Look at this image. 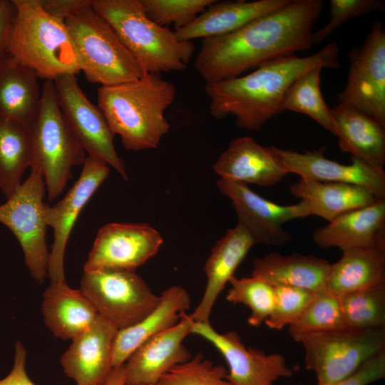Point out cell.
Listing matches in <instances>:
<instances>
[{
	"label": "cell",
	"mask_w": 385,
	"mask_h": 385,
	"mask_svg": "<svg viewBox=\"0 0 385 385\" xmlns=\"http://www.w3.org/2000/svg\"><path fill=\"white\" fill-rule=\"evenodd\" d=\"M323 6L322 0H289L230 34L202 39L194 67L210 83L308 50Z\"/></svg>",
	"instance_id": "1"
},
{
	"label": "cell",
	"mask_w": 385,
	"mask_h": 385,
	"mask_svg": "<svg viewBox=\"0 0 385 385\" xmlns=\"http://www.w3.org/2000/svg\"><path fill=\"white\" fill-rule=\"evenodd\" d=\"M339 51L332 41L309 56H284L245 76L205 83L210 115L215 119L232 116L239 128L258 130L283 111L285 93L300 75L315 67L338 68Z\"/></svg>",
	"instance_id": "2"
},
{
	"label": "cell",
	"mask_w": 385,
	"mask_h": 385,
	"mask_svg": "<svg viewBox=\"0 0 385 385\" xmlns=\"http://www.w3.org/2000/svg\"><path fill=\"white\" fill-rule=\"evenodd\" d=\"M176 96V88L160 74L98 88V106L113 135L128 150L154 149L170 130L165 115Z\"/></svg>",
	"instance_id": "3"
},
{
	"label": "cell",
	"mask_w": 385,
	"mask_h": 385,
	"mask_svg": "<svg viewBox=\"0 0 385 385\" xmlns=\"http://www.w3.org/2000/svg\"><path fill=\"white\" fill-rule=\"evenodd\" d=\"M93 9L113 28L145 73L185 71L195 51L168 27L152 21L140 0H93Z\"/></svg>",
	"instance_id": "4"
},
{
	"label": "cell",
	"mask_w": 385,
	"mask_h": 385,
	"mask_svg": "<svg viewBox=\"0 0 385 385\" xmlns=\"http://www.w3.org/2000/svg\"><path fill=\"white\" fill-rule=\"evenodd\" d=\"M16 14L7 53L53 81L80 72L74 47L63 21L48 13L41 0H13Z\"/></svg>",
	"instance_id": "5"
},
{
	"label": "cell",
	"mask_w": 385,
	"mask_h": 385,
	"mask_svg": "<svg viewBox=\"0 0 385 385\" xmlns=\"http://www.w3.org/2000/svg\"><path fill=\"white\" fill-rule=\"evenodd\" d=\"M87 1L64 20L80 71L93 83L108 86L137 80L145 72L113 28Z\"/></svg>",
	"instance_id": "6"
},
{
	"label": "cell",
	"mask_w": 385,
	"mask_h": 385,
	"mask_svg": "<svg viewBox=\"0 0 385 385\" xmlns=\"http://www.w3.org/2000/svg\"><path fill=\"white\" fill-rule=\"evenodd\" d=\"M30 129V168L42 174L48 199L53 200L72 177V168L86 158L63 117L53 81L43 83L39 110Z\"/></svg>",
	"instance_id": "7"
},
{
	"label": "cell",
	"mask_w": 385,
	"mask_h": 385,
	"mask_svg": "<svg viewBox=\"0 0 385 385\" xmlns=\"http://www.w3.org/2000/svg\"><path fill=\"white\" fill-rule=\"evenodd\" d=\"M307 369L315 373L317 385H330L356 372L385 350L384 328L342 329L301 336Z\"/></svg>",
	"instance_id": "8"
},
{
	"label": "cell",
	"mask_w": 385,
	"mask_h": 385,
	"mask_svg": "<svg viewBox=\"0 0 385 385\" xmlns=\"http://www.w3.org/2000/svg\"><path fill=\"white\" fill-rule=\"evenodd\" d=\"M45 181L42 174L31 170L27 179L0 205V222L17 239L31 276L41 284L48 277L49 252L43 202Z\"/></svg>",
	"instance_id": "9"
},
{
	"label": "cell",
	"mask_w": 385,
	"mask_h": 385,
	"mask_svg": "<svg viewBox=\"0 0 385 385\" xmlns=\"http://www.w3.org/2000/svg\"><path fill=\"white\" fill-rule=\"evenodd\" d=\"M80 289L98 315L118 330L138 322L160 299L135 271L83 272Z\"/></svg>",
	"instance_id": "10"
},
{
	"label": "cell",
	"mask_w": 385,
	"mask_h": 385,
	"mask_svg": "<svg viewBox=\"0 0 385 385\" xmlns=\"http://www.w3.org/2000/svg\"><path fill=\"white\" fill-rule=\"evenodd\" d=\"M53 81L63 117L88 157L107 164L128 180L125 163L114 146V135L101 110L81 90L76 75H62Z\"/></svg>",
	"instance_id": "11"
},
{
	"label": "cell",
	"mask_w": 385,
	"mask_h": 385,
	"mask_svg": "<svg viewBox=\"0 0 385 385\" xmlns=\"http://www.w3.org/2000/svg\"><path fill=\"white\" fill-rule=\"evenodd\" d=\"M347 81L337 102L354 106L385 125V29L376 20L364 42L349 53Z\"/></svg>",
	"instance_id": "12"
},
{
	"label": "cell",
	"mask_w": 385,
	"mask_h": 385,
	"mask_svg": "<svg viewBox=\"0 0 385 385\" xmlns=\"http://www.w3.org/2000/svg\"><path fill=\"white\" fill-rule=\"evenodd\" d=\"M163 242L160 233L146 223L106 224L98 232L83 272L135 271L158 252Z\"/></svg>",
	"instance_id": "13"
},
{
	"label": "cell",
	"mask_w": 385,
	"mask_h": 385,
	"mask_svg": "<svg viewBox=\"0 0 385 385\" xmlns=\"http://www.w3.org/2000/svg\"><path fill=\"white\" fill-rule=\"evenodd\" d=\"M216 185L220 192L231 200L237 222L252 235L257 244L283 246L292 239L283 225L285 222L310 216L307 204L282 205L259 195L246 184L220 178Z\"/></svg>",
	"instance_id": "14"
},
{
	"label": "cell",
	"mask_w": 385,
	"mask_h": 385,
	"mask_svg": "<svg viewBox=\"0 0 385 385\" xmlns=\"http://www.w3.org/2000/svg\"><path fill=\"white\" fill-rule=\"evenodd\" d=\"M191 334L202 337L220 352L228 365L227 377L233 385H273L293 374L282 354L246 346L235 331L220 333L210 322H194Z\"/></svg>",
	"instance_id": "15"
},
{
	"label": "cell",
	"mask_w": 385,
	"mask_h": 385,
	"mask_svg": "<svg viewBox=\"0 0 385 385\" xmlns=\"http://www.w3.org/2000/svg\"><path fill=\"white\" fill-rule=\"evenodd\" d=\"M83 165L78 179L63 198L53 206L44 205L45 221L53 230L48 267L51 282L66 281L64 254L72 228L85 205L109 175V166L98 160L88 157Z\"/></svg>",
	"instance_id": "16"
},
{
	"label": "cell",
	"mask_w": 385,
	"mask_h": 385,
	"mask_svg": "<svg viewBox=\"0 0 385 385\" xmlns=\"http://www.w3.org/2000/svg\"><path fill=\"white\" fill-rule=\"evenodd\" d=\"M287 174L321 182L356 185L369 190L378 199H385V172L351 157L345 165L327 158L325 148L299 153L272 146Z\"/></svg>",
	"instance_id": "17"
},
{
	"label": "cell",
	"mask_w": 385,
	"mask_h": 385,
	"mask_svg": "<svg viewBox=\"0 0 385 385\" xmlns=\"http://www.w3.org/2000/svg\"><path fill=\"white\" fill-rule=\"evenodd\" d=\"M118 329L98 315L84 332L72 339L60 362L76 385H106L114 369L113 349Z\"/></svg>",
	"instance_id": "18"
},
{
	"label": "cell",
	"mask_w": 385,
	"mask_h": 385,
	"mask_svg": "<svg viewBox=\"0 0 385 385\" xmlns=\"http://www.w3.org/2000/svg\"><path fill=\"white\" fill-rule=\"evenodd\" d=\"M193 322L184 313L176 324L141 344L124 364L125 384L155 385L172 369L188 361L192 356L183 341L191 334Z\"/></svg>",
	"instance_id": "19"
},
{
	"label": "cell",
	"mask_w": 385,
	"mask_h": 385,
	"mask_svg": "<svg viewBox=\"0 0 385 385\" xmlns=\"http://www.w3.org/2000/svg\"><path fill=\"white\" fill-rule=\"evenodd\" d=\"M220 178L232 182L272 186L287 173L273 151L249 136L233 139L213 165Z\"/></svg>",
	"instance_id": "20"
},
{
	"label": "cell",
	"mask_w": 385,
	"mask_h": 385,
	"mask_svg": "<svg viewBox=\"0 0 385 385\" xmlns=\"http://www.w3.org/2000/svg\"><path fill=\"white\" fill-rule=\"evenodd\" d=\"M314 243L322 249L342 251L356 247L385 250V199L347 212L316 229Z\"/></svg>",
	"instance_id": "21"
},
{
	"label": "cell",
	"mask_w": 385,
	"mask_h": 385,
	"mask_svg": "<svg viewBox=\"0 0 385 385\" xmlns=\"http://www.w3.org/2000/svg\"><path fill=\"white\" fill-rule=\"evenodd\" d=\"M256 244L250 232L238 222L216 242L204 265L207 277L204 293L200 303L190 315L194 322H210L217 297Z\"/></svg>",
	"instance_id": "22"
},
{
	"label": "cell",
	"mask_w": 385,
	"mask_h": 385,
	"mask_svg": "<svg viewBox=\"0 0 385 385\" xmlns=\"http://www.w3.org/2000/svg\"><path fill=\"white\" fill-rule=\"evenodd\" d=\"M332 112L340 150L384 171L385 125L349 105L338 103Z\"/></svg>",
	"instance_id": "23"
},
{
	"label": "cell",
	"mask_w": 385,
	"mask_h": 385,
	"mask_svg": "<svg viewBox=\"0 0 385 385\" xmlns=\"http://www.w3.org/2000/svg\"><path fill=\"white\" fill-rule=\"evenodd\" d=\"M157 306L136 324L118 332L113 349L114 368L123 365L145 342L176 324L191 304L188 291L173 285L161 293Z\"/></svg>",
	"instance_id": "24"
},
{
	"label": "cell",
	"mask_w": 385,
	"mask_h": 385,
	"mask_svg": "<svg viewBox=\"0 0 385 385\" xmlns=\"http://www.w3.org/2000/svg\"><path fill=\"white\" fill-rule=\"evenodd\" d=\"M289 0L226 1L211 4L185 27L174 31L180 41H192L230 34L272 12Z\"/></svg>",
	"instance_id": "25"
},
{
	"label": "cell",
	"mask_w": 385,
	"mask_h": 385,
	"mask_svg": "<svg viewBox=\"0 0 385 385\" xmlns=\"http://www.w3.org/2000/svg\"><path fill=\"white\" fill-rule=\"evenodd\" d=\"M43 322L59 339L72 340L87 330L98 314L83 292L66 282H51L43 294Z\"/></svg>",
	"instance_id": "26"
},
{
	"label": "cell",
	"mask_w": 385,
	"mask_h": 385,
	"mask_svg": "<svg viewBox=\"0 0 385 385\" xmlns=\"http://www.w3.org/2000/svg\"><path fill=\"white\" fill-rule=\"evenodd\" d=\"M330 265L327 260L314 255L270 252L254 260L251 276L272 287L290 286L319 292L326 289Z\"/></svg>",
	"instance_id": "27"
},
{
	"label": "cell",
	"mask_w": 385,
	"mask_h": 385,
	"mask_svg": "<svg viewBox=\"0 0 385 385\" xmlns=\"http://www.w3.org/2000/svg\"><path fill=\"white\" fill-rule=\"evenodd\" d=\"M39 77L9 53L0 61V116L31 125L41 103Z\"/></svg>",
	"instance_id": "28"
},
{
	"label": "cell",
	"mask_w": 385,
	"mask_h": 385,
	"mask_svg": "<svg viewBox=\"0 0 385 385\" xmlns=\"http://www.w3.org/2000/svg\"><path fill=\"white\" fill-rule=\"evenodd\" d=\"M292 195L304 200L310 215L328 222L353 210L369 205L378 198L368 189L343 183L321 182L307 178L290 185Z\"/></svg>",
	"instance_id": "29"
},
{
	"label": "cell",
	"mask_w": 385,
	"mask_h": 385,
	"mask_svg": "<svg viewBox=\"0 0 385 385\" xmlns=\"http://www.w3.org/2000/svg\"><path fill=\"white\" fill-rule=\"evenodd\" d=\"M385 284V250L356 247L342 251L331 264L326 289L337 297Z\"/></svg>",
	"instance_id": "30"
},
{
	"label": "cell",
	"mask_w": 385,
	"mask_h": 385,
	"mask_svg": "<svg viewBox=\"0 0 385 385\" xmlns=\"http://www.w3.org/2000/svg\"><path fill=\"white\" fill-rule=\"evenodd\" d=\"M31 163L30 125L0 116V190L9 197Z\"/></svg>",
	"instance_id": "31"
},
{
	"label": "cell",
	"mask_w": 385,
	"mask_h": 385,
	"mask_svg": "<svg viewBox=\"0 0 385 385\" xmlns=\"http://www.w3.org/2000/svg\"><path fill=\"white\" fill-rule=\"evenodd\" d=\"M323 68H313L300 75L287 89L282 111L306 115L335 135L332 108L325 103L320 87Z\"/></svg>",
	"instance_id": "32"
},
{
	"label": "cell",
	"mask_w": 385,
	"mask_h": 385,
	"mask_svg": "<svg viewBox=\"0 0 385 385\" xmlns=\"http://www.w3.org/2000/svg\"><path fill=\"white\" fill-rule=\"evenodd\" d=\"M342 317L348 329L384 328L385 284H380L338 297Z\"/></svg>",
	"instance_id": "33"
},
{
	"label": "cell",
	"mask_w": 385,
	"mask_h": 385,
	"mask_svg": "<svg viewBox=\"0 0 385 385\" xmlns=\"http://www.w3.org/2000/svg\"><path fill=\"white\" fill-rule=\"evenodd\" d=\"M346 328L339 297L324 289L316 292L300 317L289 326V332L296 341L303 335Z\"/></svg>",
	"instance_id": "34"
},
{
	"label": "cell",
	"mask_w": 385,
	"mask_h": 385,
	"mask_svg": "<svg viewBox=\"0 0 385 385\" xmlns=\"http://www.w3.org/2000/svg\"><path fill=\"white\" fill-rule=\"evenodd\" d=\"M230 288L226 299L234 304H242L250 310L248 323L259 327L270 316L274 304V287L265 281L253 276L237 278L233 276L229 281Z\"/></svg>",
	"instance_id": "35"
},
{
	"label": "cell",
	"mask_w": 385,
	"mask_h": 385,
	"mask_svg": "<svg viewBox=\"0 0 385 385\" xmlns=\"http://www.w3.org/2000/svg\"><path fill=\"white\" fill-rule=\"evenodd\" d=\"M227 376L224 366L197 353L163 375L155 385H233Z\"/></svg>",
	"instance_id": "36"
},
{
	"label": "cell",
	"mask_w": 385,
	"mask_h": 385,
	"mask_svg": "<svg viewBox=\"0 0 385 385\" xmlns=\"http://www.w3.org/2000/svg\"><path fill=\"white\" fill-rule=\"evenodd\" d=\"M146 15L160 26H186L216 0H140Z\"/></svg>",
	"instance_id": "37"
},
{
	"label": "cell",
	"mask_w": 385,
	"mask_h": 385,
	"mask_svg": "<svg viewBox=\"0 0 385 385\" xmlns=\"http://www.w3.org/2000/svg\"><path fill=\"white\" fill-rule=\"evenodd\" d=\"M274 287V308L265 324L272 329L280 330L300 317L316 292L290 286Z\"/></svg>",
	"instance_id": "38"
},
{
	"label": "cell",
	"mask_w": 385,
	"mask_h": 385,
	"mask_svg": "<svg viewBox=\"0 0 385 385\" xmlns=\"http://www.w3.org/2000/svg\"><path fill=\"white\" fill-rule=\"evenodd\" d=\"M384 0H331L330 19L318 31L313 33V44H318L333 34L346 21L375 11H384Z\"/></svg>",
	"instance_id": "39"
},
{
	"label": "cell",
	"mask_w": 385,
	"mask_h": 385,
	"mask_svg": "<svg viewBox=\"0 0 385 385\" xmlns=\"http://www.w3.org/2000/svg\"><path fill=\"white\" fill-rule=\"evenodd\" d=\"M385 377V350L366 361L349 377L330 385H369Z\"/></svg>",
	"instance_id": "40"
},
{
	"label": "cell",
	"mask_w": 385,
	"mask_h": 385,
	"mask_svg": "<svg viewBox=\"0 0 385 385\" xmlns=\"http://www.w3.org/2000/svg\"><path fill=\"white\" fill-rule=\"evenodd\" d=\"M27 351L21 342L14 346L13 366L10 372L0 379V385H36L29 378L26 371Z\"/></svg>",
	"instance_id": "41"
},
{
	"label": "cell",
	"mask_w": 385,
	"mask_h": 385,
	"mask_svg": "<svg viewBox=\"0 0 385 385\" xmlns=\"http://www.w3.org/2000/svg\"><path fill=\"white\" fill-rule=\"evenodd\" d=\"M15 14L13 1L0 0V61L7 53Z\"/></svg>",
	"instance_id": "42"
},
{
	"label": "cell",
	"mask_w": 385,
	"mask_h": 385,
	"mask_svg": "<svg viewBox=\"0 0 385 385\" xmlns=\"http://www.w3.org/2000/svg\"><path fill=\"white\" fill-rule=\"evenodd\" d=\"M86 1L87 0H41L45 10L63 22L71 13L83 6Z\"/></svg>",
	"instance_id": "43"
},
{
	"label": "cell",
	"mask_w": 385,
	"mask_h": 385,
	"mask_svg": "<svg viewBox=\"0 0 385 385\" xmlns=\"http://www.w3.org/2000/svg\"><path fill=\"white\" fill-rule=\"evenodd\" d=\"M106 385H125L124 364L113 369Z\"/></svg>",
	"instance_id": "44"
},
{
	"label": "cell",
	"mask_w": 385,
	"mask_h": 385,
	"mask_svg": "<svg viewBox=\"0 0 385 385\" xmlns=\"http://www.w3.org/2000/svg\"><path fill=\"white\" fill-rule=\"evenodd\" d=\"M125 385H145V384H125Z\"/></svg>",
	"instance_id": "45"
}]
</instances>
